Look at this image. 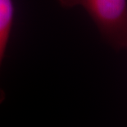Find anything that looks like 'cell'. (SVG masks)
<instances>
[{"label":"cell","mask_w":127,"mask_h":127,"mask_svg":"<svg viewBox=\"0 0 127 127\" xmlns=\"http://www.w3.org/2000/svg\"><path fill=\"white\" fill-rule=\"evenodd\" d=\"M61 7H82L102 38L116 50H127V0H58Z\"/></svg>","instance_id":"obj_1"},{"label":"cell","mask_w":127,"mask_h":127,"mask_svg":"<svg viewBox=\"0 0 127 127\" xmlns=\"http://www.w3.org/2000/svg\"><path fill=\"white\" fill-rule=\"evenodd\" d=\"M14 15L13 0H0V69L12 33ZM5 98V92L0 87V105L3 102Z\"/></svg>","instance_id":"obj_2"}]
</instances>
